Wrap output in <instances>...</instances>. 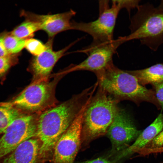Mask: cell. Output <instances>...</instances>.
Segmentation results:
<instances>
[{
  "instance_id": "1",
  "label": "cell",
  "mask_w": 163,
  "mask_h": 163,
  "mask_svg": "<svg viewBox=\"0 0 163 163\" xmlns=\"http://www.w3.org/2000/svg\"><path fill=\"white\" fill-rule=\"evenodd\" d=\"M94 93L90 87L69 100L39 114L37 119L36 137L40 143L39 159L45 161L52 156L56 143Z\"/></svg>"
},
{
  "instance_id": "15",
  "label": "cell",
  "mask_w": 163,
  "mask_h": 163,
  "mask_svg": "<svg viewBox=\"0 0 163 163\" xmlns=\"http://www.w3.org/2000/svg\"><path fill=\"white\" fill-rule=\"evenodd\" d=\"M127 71L134 76L144 86L163 82V64H156L143 69Z\"/></svg>"
},
{
  "instance_id": "12",
  "label": "cell",
  "mask_w": 163,
  "mask_h": 163,
  "mask_svg": "<svg viewBox=\"0 0 163 163\" xmlns=\"http://www.w3.org/2000/svg\"><path fill=\"white\" fill-rule=\"evenodd\" d=\"M53 39L49 38L46 43V49L42 53L31 59L29 68L33 75L34 81L48 79L55 64L74 43L55 51L53 49Z\"/></svg>"
},
{
  "instance_id": "10",
  "label": "cell",
  "mask_w": 163,
  "mask_h": 163,
  "mask_svg": "<svg viewBox=\"0 0 163 163\" xmlns=\"http://www.w3.org/2000/svg\"><path fill=\"white\" fill-rule=\"evenodd\" d=\"M141 132L137 129L126 112L119 107L107 133L112 144V152L125 149Z\"/></svg>"
},
{
  "instance_id": "26",
  "label": "cell",
  "mask_w": 163,
  "mask_h": 163,
  "mask_svg": "<svg viewBox=\"0 0 163 163\" xmlns=\"http://www.w3.org/2000/svg\"><path fill=\"white\" fill-rule=\"evenodd\" d=\"M115 161H111L106 158L99 157L92 160L78 162V163H115Z\"/></svg>"
},
{
  "instance_id": "13",
  "label": "cell",
  "mask_w": 163,
  "mask_h": 163,
  "mask_svg": "<svg viewBox=\"0 0 163 163\" xmlns=\"http://www.w3.org/2000/svg\"><path fill=\"white\" fill-rule=\"evenodd\" d=\"M40 142L35 137L23 142L6 156L3 163H37L39 159Z\"/></svg>"
},
{
  "instance_id": "25",
  "label": "cell",
  "mask_w": 163,
  "mask_h": 163,
  "mask_svg": "<svg viewBox=\"0 0 163 163\" xmlns=\"http://www.w3.org/2000/svg\"><path fill=\"white\" fill-rule=\"evenodd\" d=\"M9 32L5 30L0 32V57L8 55L4 45V40Z\"/></svg>"
},
{
  "instance_id": "18",
  "label": "cell",
  "mask_w": 163,
  "mask_h": 163,
  "mask_svg": "<svg viewBox=\"0 0 163 163\" xmlns=\"http://www.w3.org/2000/svg\"><path fill=\"white\" fill-rule=\"evenodd\" d=\"M26 40L18 38L9 32L5 36L4 42L5 47L8 54H21V51L24 48Z\"/></svg>"
},
{
  "instance_id": "19",
  "label": "cell",
  "mask_w": 163,
  "mask_h": 163,
  "mask_svg": "<svg viewBox=\"0 0 163 163\" xmlns=\"http://www.w3.org/2000/svg\"><path fill=\"white\" fill-rule=\"evenodd\" d=\"M20 54H8L0 57V79L4 77L10 69L18 62Z\"/></svg>"
},
{
  "instance_id": "7",
  "label": "cell",
  "mask_w": 163,
  "mask_h": 163,
  "mask_svg": "<svg viewBox=\"0 0 163 163\" xmlns=\"http://www.w3.org/2000/svg\"><path fill=\"white\" fill-rule=\"evenodd\" d=\"M109 1H99V15L97 19L88 22L73 21L72 29L89 34L94 41H109L113 40L114 30L120 10L112 1L110 7Z\"/></svg>"
},
{
  "instance_id": "28",
  "label": "cell",
  "mask_w": 163,
  "mask_h": 163,
  "mask_svg": "<svg viewBox=\"0 0 163 163\" xmlns=\"http://www.w3.org/2000/svg\"><path fill=\"white\" fill-rule=\"evenodd\" d=\"M160 163H163V162H160Z\"/></svg>"
},
{
  "instance_id": "2",
  "label": "cell",
  "mask_w": 163,
  "mask_h": 163,
  "mask_svg": "<svg viewBox=\"0 0 163 163\" xmlns=\"http://www.w3.org/2000/svg\"><path fill=\"white\" fill-rule=\"evenodd\" d=\"M95 73L99 87L119 102L127 100L139 104L147 101L161 108L154 91L141 85L127 70L121 69L113 63Z\"/></svg>"
},
{
  "instance_id": "21",
  "label": "cell",
  "mask_w": 163,
  "mask_h": 163,
  "mask_svg": "<svg viewBox=\"0 0 163 163\" xmlns=\"http://www.w3.org/2000/svg\"><path fill=\"white\" fill-rule=\"evenodd\" d=\"M113 2L120 10L125 8L129 12L134 8H137L139 5L140 1L139 0H112Z\"/></svg>"
},
{
  "instance_id": "4",
  "label": "cell",
  "mask_w": 163,
  "mask_h": 163,
  "mask_svg": "<svg viewBox=\"0 0 163 163\" xmlns=\"http://www.w3.org/2000/svg\"><path fill=\"white\" fill-rule=\"evenodd\" d=\"M131 19L130 34L126 41L139 40L141 43L156 51L163 43V9L146 3L139 5Z\"/></svg>"
},
{
  "instance_id": "16",
  "label": "cell",
  "mask_w": 163,
  "mask_h": 163,
  "mask_svg": "<svg viewBox=\"0 0 163 163\" xmlns=\"http://www.w3.org/2000/svg\"><path fill=\"white\" fill-rule=\"evenodd\" d=\"M40 30L38 24L26 20L10 32L12 35L20 39H27L32 37L34 33Z\"/></svg>"
},
{
  "instance_id": "17",
  "label": "cell",
  "mask_w": 163,
  "mask_h": 163,
  "mask_svg": "<svg viewBox=\"0 0 163 163\" xmlns=\"http://www.w3.org/2000/svg\"><path fill=\"white\" fill-rule=\"evenodd\" d=\"M23 113L12 107L0 106V133H3L17 117Z\"/></svg>"
},
{
  "instance_id": "27",
  "label": "cell",
  "mask_w": 163,
  "mask_h": 163,
  "mask_svg": "<svg viewBox=\"0 0 163 163\" xmlns=\"http://www.w3.org/2000/svg\"><path fill=\"white\" fill-rule=\"evenodd\" d=\"M158 6L163 9V0L161 1L160 4Z\"/></svg>"
},
{
  "instance_id": "9",
  "label": "cell",
  "mask_w": 163,
  "mask_h": 163,
  "mask_svg": "<svg viewBox=\"0 0 163 163\" xmlns=\"http://www.w3.org/2000/svg\"><path fill=\"white\" fill-rule=\"evenodd\" d=\"M84 107L56 143L51 163H74L81 143Z\"/></svg>"
},
{
  "instance_id": "20",
  "label": "cell",
  "mask_w": 163,
  "mask_h": 163,
  "mask_svg": "<svg viewBox=\"0 0 163 163\" xmlns=\"http://www.w3.org/2000/svg\"><path fill=\"white\" fill-rule=\"evenodd\" d=\"M46 43L40 40L32 38L26 39L24 48L33 56H37L42 53L46 49Z\"/></svg>"
},
{
  "instance_id": "24",
  "label": "cell",
  "mask_w": 163,
  "mask_h": 163,
  "mask_svg": "<svg viewBox=\"0 0 163 163\" xmlns=\"http://www.w3.org/2000/svg\"><path fill=\"white\" fill-rule=\"evenodd\" d=\"M136 153L141 156H145L152 153H163V146L153 149L142 148L139 150Z\"/></svg>"
},
{
  "instance_id": "14",
  "label": "cell",
  "mask_w": 163,
  "mask_h": 163,
  "mask_svg": "<svg viewBox=\"0 0 163 163\" xmlns=\"http://www.w3.org/2000/svg\"><path fill=\"white\" fill-rule=\"evenodd\" d=\"M163 130V114L160 113L154 121L143 131L131 145L120 152L116 161L136 152L144 147Z\"/></svg>"
},
{
  "instance_id": "22",
  "label": "cell",
  "mask_w": 163,
  "mask_h": 163,
  "mask_svg": "<svg viewBox=\"0 0 163 163\" xmlns=\"http://www.w3.org/2000/svg\"><path fill=\"white\" fill-rule=\"evenodd\" d=\"M163 146V130L143 148L153 149Z\"/></svg>"
},
{
  "instance_id": "5",
  "label": "cell",
  "mask_w": 163,
  "mask_h": 163,
  "mask_svg": "<svg viewBox=\"0 0 163 163\" xmlns=\"http://www.w3.org/2000/svg\"><path fill=\"white\" fill-rule=\"evenodd\" d=\"M47 80L34 81L11 101L0 102V106L14 107L29 114L40 113L53 106L55 82Z\"/></svg>"
},
{
  "instance_id": "3",
  "label": "cell",
  "mask_w": 163,
  "mask_h": 163,
  "mask_svg": "<svg viewBox=\"0 0 163 163\" xmlns=\"http://www.w3.org/2000/svg\"><path fill=\"white\" fill-rule=\"evenodd\" d=\"M119 102L99 87L83 114L81 143L85 145L107 133L119 107Z\"/></svg>"
},
{
  "instance_id": "11",
  "label": "cell",
  "mask_w": 163,
  "mask_h": 163,
  "mask_svg": "<svg viewBox=\"0 0 163 163\" xmlns=\"http://www.w3.org/2000/svg\"><path fill=\"white\" fill-rule=\"evenodd\" d=\"M76 12L72 10L62 13L46 15L39 14L22 10L20 15L25 19L37 23L40 30L44 31L49 38L62 31L72 29V18Z\"/></svg>"
},
{
  "instance_id": "8",
  "label": "cell",
  "mask_w": 163,
  "mask_h": 163,
  "mask_svg": "<svg viewBox=\"0 0 163 163\" xmlns=\"http://www.w3.org/2000/svg\"><path fill=\"white\" fill-rule=\"evenodd\" d=\"M37 119L34 114L23 113L7 127L0 139V160L23 142L36 137Z\"/></svg>"
},
{
  "instance_id": "6",
  "label": "cell",
  "mask_w": 163,
  "mask_h": 163,
  "mask_svg": "<svg viewBox=\"0 0 163 163\" xmlns=\"http://www.w3.org/2000/svg\"><path fill=\"white\" fill-rule=\"evenodd\" d=\"M126 42L125 36L109 41L93 40L90 45L78 51L87 54V58L73 66L67 72L86 70L95 73L105 69L113 63L114 54L118 47Z\"/></svg>"
},
{
  "instance_id": "23",
  "label": "cell",
  "mask_w": 163,
  "mask_h": 163,
  "mask_svg": "<svg viewBox=\"0 0 163 163\" xmlns=\"http://www.w3.org/2000/svg\"><path fill=\"white\" fill-rule=\"evenodd\" d=\"M156 97L161 108L163 109V82L153 85Z\"/></svg>"
}]
</instances>
